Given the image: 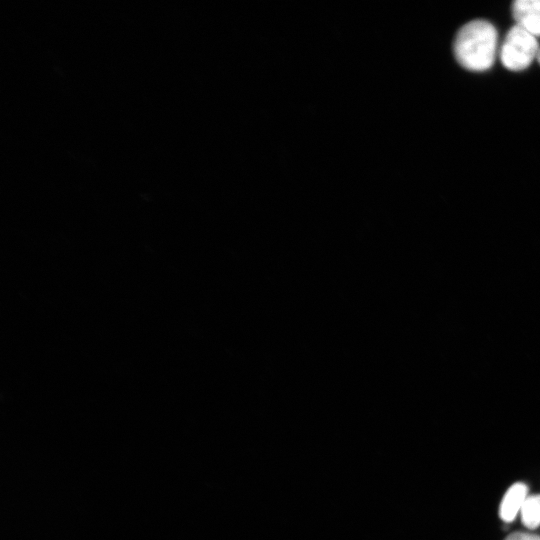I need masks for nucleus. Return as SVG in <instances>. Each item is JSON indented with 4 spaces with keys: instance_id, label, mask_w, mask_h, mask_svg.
<instances>
[{
    "instance_id": "obj_1",
    "label": "nucleus",
    "mask_w": 540,
    "mask_h": 540,
    "mask_svg": "<svg viewBox=\"0 0 540 540\" xmlns=\"http://www.w3.org/2000/svg\"><path fill=\"white\" fill-rule=\"evenodd\" d=\"M498 34L486 20H473L463 25L454 40L458 63L470 71H485L495 60Z\"/></svg>"
},
{
    "instance_id": "obj_2",
    "label": "nucleus",
    "mask_w": 540,
    "mask_h": 540,
    "mask_svg": "<svg viewBox=\"0 0 540 540\" xmlns=\"http://www.w3.org/2000/svg\"><path fill=\"white\" fill-rule=\"evenodd\" d=\"M539 44L535 36L518 25L507 33L500 49V60L511 71L526 69L538 56Z\"/></svg>"
},
{
    "instance_id": "obj_3",
    "label": "nucleus",
    "mask_w": 540,
    "mask_h": 540,
    "mask_svg": "<svg viewBox=\"0 0 540 540\" xmlns=\"http://www.w3.org/2000/svg\"><path fill=\"white\" fill-rule=\"evenodd\" d=\"M516 25L533 36H540V0H517L512 4Z\"/></svg>"
},
{
    "instance_id": "obj_4",
    "label": "nucleus",
    "mask_w": 540,
    "mask_h": 540,
    "mask_svg": "<svg viewBox=\"0 0 540 540\" xmlns=\"http://www.w3.org/2000/svg\"><path fill=\"white\" fill-rule=\"evenodd\" d=\"M528 488L524 483L513 484L505 493L499 509V515L504 522H512L520 512L528 494Z\"/></svg>"
},
{
    "instance_id": "obj_5",
    "label": "nucleus",
    "mask_w": 540,
    "mask_h": 540,
    "mask_svg": "<svg viewBox=\"0 0 540 540\" xmlns=\"http://www.w3.org/2000/svg\"><path fill=\"white\" fill-rule=\"evenodd\" d=\"M523 525L535 529L540 525V494L528 495L520 510Z\"/></svg>"
},
{
    "instance_id": "obj_6",
    "label": "nucleus",
    "mask_w": 540,
    "mask_h": 540,
    "mask_svg": "<svg viewBox=\"0 0 540 540\" xmlns=\"http://www.w3.org/2000/svg\"><path fill=\"white\" fill-rule=\"evenodd\" d=\"M505 540H540V536L525 532H515L510 534Z\"/></svg>"
},
{
    "instance_id": "obj_7",
    "label": "nucleus",
    "mask_w": 540,
    "mask_h": 540,
    "mask_svg": "<svg viewBox=\"0 0 540 540\" xmlns=\"http://www.w3.org/2000/svg\"><path fill=\"white\" fill-rule=\"evenodd\" d=\"M537 60H538V62H539V64H540V48H539V52H538V56H537Z\"/></svg>"
}]
</instances>
